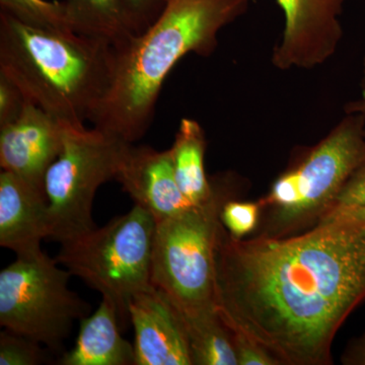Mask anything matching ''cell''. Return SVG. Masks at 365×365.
Here are the masks:
<instances>
[{
  "instance_id": "cell-11",
  "label": "cell",
  "mask_w": 365,
  "mask_h": 365,
  "mask_svg": "<svg viewBox=\"0 0 365 365\" xmlns=\"http://www.w3.org/2000/svg\"><path fill=\"white\" fill-rule=\"evenodd\" d=\"M133 325L134 365H193L181 313L157 287L137 294L129 304Z\"/></svg>"
},
{
  "instance_id": "cell-16",
  "label": "cell",
  "mask_w": 365,
  "mask_h": 365,
  "mask_svg": "<svg viewBox=\"0 0 365 365\" xmlns=\"http://www.w3.org/2000/svg\"><path fill=\"white\" fill-rule=\"evenodd\" d=\"M74 31L113 47L133 37L123 0H64Z\"/></svg>"
},
{
  "instance_id": "cell-4",
  "label": "cell",
  "mask_w": 365,
  "mask_h": 365,
  "mask_svg": "<svg viewBox=\"0 0 365 365\" xmlns=\"http://www.w3.org/2000/svg\"><path fill=\"white\" fill-rule=\"evenodd\" d=\"M205 202L157 222L151 282L172 300L184 319L217 313L215 254L222 223L220 211L230 191L212 182Z\"/></svg>"
},
{
  "instance_id": "cell-9",
  "label": "cell",
  "mask_w": 365,
  "mask_h": 365,
  "mask_svg": "<svg viewBox=\"0 0 365 365\" xmlns=\"http://www.w3.org/2000/svg\"><path fill=\"white\" fill-rule=\"evenodd\" d=\"M284 14L280 42L272 63L280 71L313 69L328 61L342 39L345 0H276Z\"/></svg>"
},
{
  "instance_id": "cell-25",
  "label": "cell",
  "mask_w": 365,
  "mask_h": 365,
  "mask_svg": "<svg viewBox=\"0 0 365 365\" xmlns=\"http://www.w3.org/2000/svg\"><path fill=\"white\" fill-rule=\"evenodd\" d=\"M343 364L351 365H365V335L355 342L345 353Z\"/></svg>"
},
{
  "instance_id": "cell-3",
  "label": "cell",
  "mask_w": 365,
  "mask_h": 365,
  "mask_svg": "<svg viewBox=\"0 0 365 365\" xmlns=\"http://www.w3.org/2000/svg\"><path fill=\"white\" fill-rule=\"evenodd\" d=\"M114 56L104 40L29 25L0 11V73L59 121L90 122L111 85Z\"/></svg>"
},
{
  "instance_id": "cell-8",
  "label": "cell",
  "mask_w": 365,
  "mask_h": 365,
  "mask_svg": "<svg viewBox=\"0 0 365 365\" xmlns=\"http://www.w3.org/2000/svg\"><path fill=\"white\" fill-rule=\"evenodd\" d=\"M365 163V117L347 114L295 170L274 182L261 206L274 209L278 230L322 217Z\"/></svg>"
},
{
  "instance_id": "cell-21",
  "label": "cell",
  "mask_w": 365,
  "mask_h": 365,
  "mask_svg": "<svg viewBox=\"0 0 365 365\" xmlns=\"http://www.w3.org/2000/svg\"><path fill=\"white\" fill-rule=\"evenodd\" d=\"M364 205L365 163L354 173L349 181L346 182L344 188L336 198L335 202L321 218L329 217V216L338 215L343 211L351 210V209L361 207Z\"/></svg>"
},
{
  "instance_id": "cell-15",
  "label": "cell",
  "mask_w": 365,
  "mask_h": 365,
  "mask_svg": "<svg viewBox=\"0 0 365 365\" xmlns=\"http://www.w3.org/2000/svg\"><path fill=\"white\" fill-rule=\"evenodd\" d=\"M178 186L192 205L205 202L212 194V182L206 177L204 155L205 133L201 125L184 118L170 148Z\"/></svg>"
},
{
  "instance_id": "cell-7",
  "label": "cell",
  "mask_w": 365,
  "mask_h": 365,
  "mask_svg": "<svg viewBox=\"0 0 365 365\" xmlns=\"http://www.w3.org/2000/svg\"><path fill=\"white\" fill-rule=\"evenodd\" d=\"M42 250L16 256L0 272V325L61 351L74 322L90 314V304L69 289L71 273Z\"/></svg>"
},
{
  "instance_id": "cell-2",
  "label": "cell",
  "mask_w": 365,
  "mask_h": 365,
  "mask_svg": "<svg viewBox=\"0 0 365 365\" xmlns=\"http://www.w3.org/2000/svg\"><path fill=\"white\" fill-rule=\"evenodd\" d=\"M251 0H167L145 31L114 48L111 85L90 122L128 143L155 118L163 83L189 53L208 57L218 33L248 11Z\"/></svg>"
},
{
  "instance_id": "cell-23",
  "label": "cell",
  "mask_w": 365,
  "mask_h": 365,
  "mask_svg": "<svg viewBox=\"0 0 365 365\" xmlns=\"http://www.w3.org/2000/svg\"><path fill=\"white\" fill-rule=\"evenodd\" d=\"M237 365H279L272 355L244 334L232 332Z\"/></svg>"
},
{
  "instance_id": "cell-18",
  "label": "cell",
  "mask_w": 365,
  "mask_h": 365,
  "mask_svg": "<svg viewBox=\"0 0 365 365\" xmlns=\"http://www.w3.org/2000/svg\"><path fill=\"white\" fill-rule=\"evenodd\" d=\"M0 11L29 25L76 32L64 1L0 0Z\"/></svg>"
},
{
  "instance_id": "cell-6",
  "label": "cell",
  "mask_w": 365,
  "mask_h": 365,
  "mask_svg": "<svg viewBox=\"0 0 365 365\" xmlns=\"http://www.w3.org/2000/svg\"><path fill=\"white\" fill-rule=\"evenodd\" d=\"M130 144L95 127L63 122L61 150L44 180L50 240L61 244L97 227L91 212L96 193L116 180Z\"/></svg>"
},
{
  "instance_id": "cell-27",
  "label": "cell",
  "mask_w": 365,
  "mask_h": 365,
  "mask_svg": "<svg viewBox=\"0 0 365 365\" xmlns=\"http://www.w3.org/2000/svg\"><path fill=\"white\" fill-rule=\"evenodd\" d=\"M347 114H360L365 117V56L364 59V78L361 81V97L355 102L350 103L345 108Z\"/></svg>"
},
{
  "instance_id": "cell-17",
  "label": "cell",
  "mask_w": 365,
  "mask_h": 365,
  "mask_svg": "<svg viewBox=\"0 0 365 365\" xmlns=\"http://www.w3.org/2000/svg\"><path fill=\"white\" fill-rule=\"evenodd\" d=\"M184 322L193 365H237L232 331L218 313Z\"/></svg>"
},
{
  "instance_id": "cell-22",
  "label": "cell",
  "mask_w": 365,
  "mask_h": 365,
  "mask_svg": "<svg viewBox=\"0 0 365 365\" xmlns=\"http://www.w3.org/2000/svg\"><path fill=\"white\" fill-rule=\"evenodd\" d=\"M123 2L132 32L139 35L160 16L167 0H123Z\"/></svg>"
},
{
  "instance_id": "cell-1",
  "label": "cell",
  "mask_w": 365,
  "mask_h": 365,
  "mask_svg": "<svg viewBox=\"0 0 365 365\" xmlns=\"http://www.w3.org/2000/svg\"><path fill=\"white\" fill-rule=\"evenodd\" d=\"M365 300V220L245 241L220 230L215 306L284 365L332 364L336 334Z\"/></svg>"
},
{
  "instance_id": "cell-24",
  "label": "cell",
  "mask_w": 365,
  "mask_h": 365,
  "mask_svg": "<svg viewBox=\"0 0 365 365\" xmlns=\"http://www.w3.org/2000/svg\"><path fill=\"white\" fill-rule=\"evenodd\" d=\"M25 103L26 98L18 86L0 73V126L16 120Z\"/></svg>"
},
{
  "instance_id": "cell-12",
  "label": "cell",
  "mask_w": 365,
  "mask_h": 365,
  "mask_svg": "<svg viewBox=\"0 0 365 365\" xmlns=\"http://www.w3.org/2000/svg\"><path fill=\"white\" fill-rule=\"evenodd\" d=\"M116 180L134 204L150 212L157 222L193 206L178 186L170 150L131 143Z\"/></svg>"
},
{
  "instance_id": "cell-20",
  "label": "cell",
  "mask_w": 365,
  "mask_h": 365,
  "mask_svg": "<svg viewBox=\"0 0 365 365\" xmlns=\"http://www.w3.org/2000/svg\"><path fill=\"white\" fill-rule=\"evenodd\" d=\"M260 208V203L228 200L220 211V222L232 237L242 239L258 225Z\"/></svg>"
},
{
  "instance_id": "cell-19",
  "label": "cell",
  "mask_w": 365,
  "mask_h": 365,
  "mask_svg": "<svg viewBox=\"0 0 365 365\" xmlns=\"http://www.w3.org/2000/svg\"><path fill=\"white\" fill-rule=\"evenodd\" d=\"M41 344L4 329L0 333V365H38L46 361Z\"/></svg>"
},
{
  "instance_id": "cell-13",
  "label": "cell",
  "mask_w": 365,
  "mask_h": 365,
  "mask_svg": "<svg viewBox=\"0 0 365 365\" xmlns=\"http://www.w3.org/2000/svg\"><path fill=\"white\" fill-rule=\"evenodd\" d=\"M51 237L49 206L41 193L21 178L0 174V246L16 256L40 251L41 242Z\"/></svg>"
},
{
  "instance_id": "cell-10",
  "label": "cell",
  "mask_w": 365,
  "mask_h": 365,
  "mask_svg": "<svg viewBox=\"0 0 365 365\" xmlns=\"http://www.w3.org/2000/svg\"><path fill=\"white\" fill-rule=\"evenodd\" d=\"M62 141L63 122L26 100L19 117L0 126V167L45 194V175Z\"/></svg>"
},
{
  "instance_id": "cell-5",
  "label": "cell",
  "mask_w": 365,
  "mask_h": 365,
  "mask_svg": "<svg viewBox=\"0 0 365 365\" xmlns=\"http://www.w3.org/2000/svg\"><path fill=\"white\" fill-rule=\"evenodd\" d=\"M157 220L134 204L105 227L61 242L56 260L116 307L122 329L130 322L129 304L151 282Z\"/></svg>"
},
{
  "instance_id": "cell-14",
  "label": "cell",
  "mask_w": 365,
  "mask_h": 365,
  "mask_svg": "<svg viewBox=\"0 0 365 365\" xmlns=\"http://www.w3.org/2000/svg\"><path fill=\"white\" fill-rule=\"evenodd\" d=\"M116 307L103 299L97 311L81 319L73 348L57 360L60 365H134V345L121 335Z\"/></svg>"
},
{
  "instance_id": "cell-26",
  "label": "cell",
  "mask_w": 365,
  "mask_h": 365,
  "mask_svg": "<svg viewBox=\"0 0 365 365\" xmlns=\"http://www.w3.org/2000/svg\"><path fill=\"white\" fill-rule=\"evenodd\" d=\"M349 220H365V205L361 207L351 209V210L343 211L338 215L321 218L318 223H328L332 222H349Z\"/></svg>"
}]
</instances>
